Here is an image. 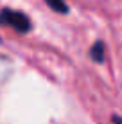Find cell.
Returning a JSON list of instances; mask_svg holds the SVG:
<instances>
[{"instance_id":"obj_1","label":"cell","mask_w":122,"mask_h":124,"mask_svg":"<svg viewBox=\"0 0 122 124\" xmlns=\"http://www.w3.org/2000/svg\"><path fill=\"white\" fill-rule=\"evenodd\" d=\"M0 25L11 27L13 31H16L18 34H27L32 29L31 18L25 13L18 9H11V7H4L0 11Z\"/></svg>"},{"instance_id":"obj_2","label":"cell","mask_w":122,"mask_h":124,"mask_svg":"<svg viewBox=\"0 0 122 124\" xmlns=\"http://www.w3.org/2000/svg\"><path fill=\"white\" fill-rule=\"evenodd\" d=\"M104 58H106V47H104L102 40H97L90 49V59L93 63H102Z\"/></svg>"},{"instance_id":"obj_3","label":"cell","mask_w":122,"mask_h":124,"mask_svg":"<svg viewBox=\"0 0 122 124\" xmlns=\"http://www.w3.org/2000/svg\"><path fill=\"white\" fill-rule=\"evenodd\" d=\"M45 4L52 9L54 13H59V15H68L70 7L65 0H45Z\"/></svg>"},{"instance_id":"obj_4","label":"cell","mask_w":122,"mask_h":124,"mask_svg":"<svg viewBox=\"0 0 122 124\" xmlns=\"http://www.w3.org/2000/svg\"><path fill=\"white\" fill-rule=\"evenodd\" d=\"M111 121L115 122V124H122V119H120V117H117V115H113V119H111Z\"/></svg>"}]
</instances>
